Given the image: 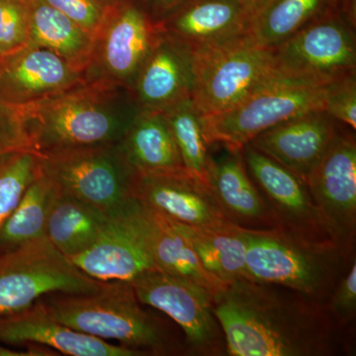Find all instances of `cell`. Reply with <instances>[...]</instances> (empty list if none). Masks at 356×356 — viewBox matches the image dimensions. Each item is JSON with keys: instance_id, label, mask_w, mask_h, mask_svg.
<instances>
[{"instance_id": "obj_23", "label": "cell", "mask_w": 356, "mask_h": 356, "mask_svg": "<svg viewBox=\"0 0 356 356\" xmlns=\"http://www.w3.org/2000/svg\"><path fill=\"white\" fill-rule=\"evenodd\" d=\"M119 145L137 175L185 170L172 131L161 111L142 110Z\"/></svg>"}, {"instance_id": "obj_1", "label": "cell", "mask_w": 356, "mask_h": 356, "mask_svg": "<svg viewBox=\"0 0 356 356\" xmlns=\"http://www.w3.org/2000/svg\"><path fill=\"white\" fill-rule=\"evenodd\" d=\"M232 356H332L346 351L344 329L327 303L289 288L235 280L213 294Z\"/></svg>"}, {"instance_id": "obj_33", "label": "cell", "mask_w": 356, "mask_h": 356, "mask_svg": "<svg viewBox=\"0 0 356 356\" xmlns=\"http://www.w3.org/2000/svg\"><path fill=\"white\" fill-rule=\"evenodd\" d=\"M25 149H32V146L22 111L0 99V159Z\"/></svg>"}, {"instance_id": "obj_29", "label": "cell", "mask_w": 356, "mask_h": 356, "mask_svg": "<svg viewBox=\"0 0 356 356\" xmlns=\"http://www.w3.org/2000/svg\"><path fill=\"white\" fill-rule=\"evenodd\" d=\"M181 156L185 170L206 184L210 147L203 132L202 115L192 98L180 100L161 110Z\"/></svg>"}, {"instance_id": "obj_12", "label": "cell", "mask_w": 356, "mask_h": 356, "mask_svg": "<svg viewBox=\"0 0 356 356\" xmlns=\"http://www.w3.org/2000/svg\"><path fill=\"white\" fill-rule=\"evenodd\" d=\"M325 231L353 254L356 234L355 130L337 121L329 146L306 180Z\"/></svg>"}, {"instance_id": "obj_3", "label": "cell", "mask_w": 356, "mask_h": 356, "mask_svg": "<svg viewBox=\"0 0 356 356\" xmlns=\"http://www.w3.org/2000/svg\"><path fill=\"white\" fill-rule=\"evenodd\" d=\"M40 300L58 322L103 341H117L142 356L179 351L170 327L145 310L129 281L105 282L95 292L51 293Z\"/></svg>"}, {"instance_id": "obj_26", "label": "cell", "mask_w": 356, "mask_h": 356, "mask_svg": "<svg viewBox=\"0 0 356 356\" xmlns=\"http://www.w3.org/2000/svg\"><path fill=\"white\" fill-rule=\"evenodd\" d=\"M109 215L56 191L47 219L46 238L67 257L84 252L102 233Z\"/></svg>"}, {"instance_id": "obj_15", "label": "cell", "mask_w": 356, "mask_h": 356, "mask_svg": "<svg viewBox=\"0 0 356 356\" xmlns=\"http://www.w3.org/2000/svg\"><path fill=\"white\" fill-rule=\"evenodd\" d=\"M116 213L135 232L159 270L200 283L213 294L226 285L203 268L178 222L149 209L135 197Z\"/></svg>"}, {"instance_id": "obj_38", "label": "cell", "mask_w": 356, "mask_h": 356, "mask_svg": "<svg viewBox=\"0 0 356 356\" xmlns=\"http://www.w3.org/2000/svg\"><path fill=\"white\" fill-rule=\"evenodd\" d=\"M238 1L243 2V3H245V6L250 7V8L252 9V11H254L255 7L257 6V4H259L261 0H238Z\"/></svg>"}, {"instance_id": "obj_8", "label": "cell", "mask_w": 356, "mask_h": 356, "mask_svg": "<svg viewBox=\"0 0 356 356\" xmlns=\"http://www.w3.org/2000/svg\"><path fill=\"white\" fill-rule=\"evenodd\" d=\"M281 76L325 88L356 74L355 28L337 7L273 48Z\"/></svg>"}, {"instance_id": "obj_34", "label": "cell", "mask_w": 356, "mask_h": 356, "mask_svg": "<svg viewBox=\"0 0 356 356\" xmlns=\"http://www.w3.org/2000/svg\"><path fill=\"white\" fill-rule=\"evenodd\" d=\"M327 308L343 327L353 324L356 315V261L337 283L327 302Z\"/></svg>"}, {"instance_id": "obj_31", "label": "cell", "mask_w": 356, "mask_h": 356, "mask_svg": "<svg viewBox=\"0 0 356 356\" xmlns=\"http://www.w3.org/2000/svg\"><path fill=\"white\" fill-rule=\"evenodd\" d=\"M28 40V0H0V58L23 48Z\"/></svg>"}, {"instance_id": "obj_6", "label": "cell", "mask_w": 356, "mask_h": 356, "mask_svg": "<svg viewBox=\"0 0 356 356\" xmlns=\"http://www.w3.org/2000/svg\"><path fill=\"white\" fill-rule=\"evenodd\" d=\"M41 170L57 193L83 201L107 215L114 214L134 197L137 173L119 144L43 154Z\"/></svg>"}, {"instance_id": "obj_39", "label": "cell", "mask_w": 356, "mask_h": 356, "mask_svg": "<svg viewBox=\"0 0 356 356\" xmlns=\"http://www.w3.org/2000/svg\"><path fill=\"white\" fill-rule=\"evenodd\" d=\"M97 1H99L103 6L110 7L113 6L114 4L118 3L121 0H97Z\"/></svg>"}, {"instance_id": "obj_36", "label": "cell", "mask_w": 356, "mask_h": 356, "mask_svg": "<svg viewBox=\"0 0 356 356\" xmlns=\"http://www.w3.org/2000/svg\"><path fill=\"white\" fill-rule=\"evenodd\" d=\"M140 1L156 22L188 0H140Z\"/></svg>"}, {"instance_id": "obj_11", "label": "cell", "mask_w": 356, "mask_h": 356, "mask_svg": "<svg viewBox=\"0 0 356 356\" xmlns=\"http://www.w3.org/2000/svg\"><path fill=\"white\" fill-rule=\"evenodd\" d=\"M143 305L165 314L181 329L192 355H227L221 325L213 308V293L200 283L151 269L131 281Z\"/></svg>"}, {"instance_id": "obj_17", "label": "cell", "mask_w": 356, "mask_h": 356, "mask_svg": "<svg viewBox=\"0 0 356 356\" xmlns=\"http://www.w3.org/2000/svg\"><path fill=\"white\" fill-rule=\"evenodd\" d=\"M0 343L6 346H42L70 356H142L124 348L76 331L58 322L38 300L13 315L0 317Z\"/></svg>"}, {"instance_id": "obj_9", "label": "cell", "mask_w": 356, "mask_h": 356, "mask_svg": "<svg viewBox=\"0 0 356 356\" xmlns=\"http://www.w3.org/2000/svg\"><path fill=\"white\" fill-rule=\"evenodd\" d=\"M325 88L278 76L226 111L202 116L208 146L242 149L259 134L311 110L324 109Z\"/></svg>"}, {"instance_id": "obj_5", "label": "cell", "mask_w": 356, "mask_h": 356, "mask_svg": "<svg viewBox=\"0 0 356 356\" xmlns=\"http://www.w3.org/2000/svg\"><path fill=\"white\" fill-rule=\"evenodd\" d=\"M192 100L202 116L226 111L280 76L273 49L248 34L194 50Z\"/></svg>"}, {"instance_id": "obj_21", "label": "cell", "mask_w": 356, "mask_h": 356, "mask_svg": "<svg viewBox=\"0 0 356 356\" xmlns=\"http://www.w3.org/2000/svg\"><path fill=\"white\" fill-rule=\"evenodd\" d=\"M252 14L238 0H188L156 23L194 51L248 34Z\"/></svg>"}, {"instance_id": "obj_4", "label": "cell", "mask_w": 356, "mask_h": 356, "mask_svg": "<svg viewBox=\"0 0 356 356\" xmlns=\"http://www.w3.org/2000/svg\"><path fill=\"white\" fill-rule=\"evenodd\" d=\"M248 280L289 288L327 303L355 255L282 229H245Z\"/></svg>"}, {"instance_id": "obj_18", "label": "cell", "mask_w": 356, "mask_h": 356, "mask_svg": "<svg viewBox=\"0 0 356 356\" xmlns=\"http://www.w3.org/2000/svg\"><path fill=\"white\" fill-rule=\"evenodd\" d=\"M210 152L206 184L227 221L245 229H278L277 222L248 175L242 149L222 146Z\"/></svg>"}, {"instance_id": "obj_14", "label": "cell", "mask_w": 356, "mask_h": 356, "mask_svg": "<svg viewBox=\"0 0 356 356\" xmlns=\"http://www.w3.org/2000/svg\"><path fill=\"white\" fill-rule=\"evenodd\" d=\"M86 83L83 74L48 49L26 44L0 58V99L22 109Z\"/></svg>"}, {"instance_id": "obj_24", "label": "cell", "mask_w": 356, "mask_h": 356, "mask_svg": "<svg viewBox=\"0 0 356 356\" xmlns=\"http://www.w3.org/2000/svg\"><path fill=\"white\" fill-rule=\"evenodd\" d=\"M179 226L208 273L224 284L248 280L245 229L231 222L216 228Z\"/></svg>"}, {"instance_id": "obj_19", "label": "cell", "mask_w": 356, "mask_h": 356, "mask_svg": "<svg viewBox=\"0 0 356 356\" xmlns=\"http://www.w3.org/2000/svg\"><path fill=\"white\" fill-rule=\"evenodd\" d=\"M194 79V51L159 29L132 92L140 109L161 111L173 103L192 98Z\"/></svg>"}, {"instance_id": "obj_28", "label": "cell", "mask_w": 356, "mask_h": 356, "mask_svg": "<svg viewBox=\"0 0 356 356\" xmlns=\"http://www.w3.org/2000/svg\"><path fill=\"white\" fill-rule=\"evenodd\" d=\"M56 189L40 172L0 228V250H10L46 236L47 219Z\"/></svg>"}, {"instance_id": "obj_22", "label": "cell", "mask_w": 356, "mask_h": 356, "mask_svg": "<svg viewBox=\"0 0 356 356\" xmlns=\"http://www.w3.org/2000/svg\"><path fill=\"white\" fill-rule=\"evenodd\" d=\"M84 274L102 282L131 281L156 269L135 232L118 213L108 221L90 247L69 257Z\"/></svg>"}, {"instance_id": "obj_20", "label": "cell", "mask_w": 356, "mask_h": 356, "mask_svg": "<svg viewBox=\"0 0 356 356\" xmlns=\"http://www.w3.org/2000/svg\"><path fill=\"white\" fill-rule=\"evenodd\" d=\"M337 121L324 109L311 110L264 131L248 144L306 182L331 142Z\"/></svg>"}, {"instance_id": "obj_10", "label": "cell", "mask_w": 356, "mask_h": 356, "mask_svg": "<svg viewBox=\"0 0 356 356\" xmlns=\"http://www.w3.org/2000/svg\"><path fill=\"white\" fill-rule=\"evenodd\" d=\"M158 35V25L140 0H121L108 7L93 36L84 81L132 90Z\"/></svg>"}, {"instance_id": "obj_7", "label": "cell", "mask_w": 356, "mask_h": 356, "mask_svg": "<svg viewBox=\"0 0 356 356\" xmlns=\"http://www.w3.org/2000/svg\"><path fill=\"white\" fill-rule=\"evenodd\" d=\"M104 284L81 273L46 236L0 250V317L25 310L51 293L95 292Z\"/></svg>"}, {"instance_id": "obj_37", "label": "cell", "mask_w": 356, "mask_h": 356, "mask_svg": "<svg viewBox=\"0 0 356 356\" xmlns=\"http://www.w3.org/2000/svg\"><path fill=\"white\" fill-rule=\"evenodd\" d=\"M25 350H16L0 343V356H57V351L42 346H26Z\"/></svg>"}, {"instance_id": "obj_16", "label": "cell", "mask_w": 356, "mask_h": 356, "mask_svg": "<svg viewBox=\"0 0 356 356\" xmlns=\"http://www.w3.org/2000/svg\"><path fill=\"white\" fill-rule=\"evenodd\" d=\"M133 196L154 212L186 226L216 228L229 222L207 184L185 170L137 175Z\"/></svg>"}, {"instance_id": "obj_40", "label": "cell", "mask_w": 356, "mask_h": 356, "mask_svg": "<svg viewBox=\"0 0 356 356\" xmlns=\"http://www.w3.org/2000/svg\"></svg>"}, {"instance_id": "obj_25", "label": "cell", "mask_w": 356, "mask_h": 356, "mask_svg": "<svg viewBox=\"0 0 356 356\" xmlns=\"http://www.w3.org/2000/svg\"><path fill=\"white\" fill-rule=\"evenodd\" d=\"M30 46L57 54L81 70L88 64L93 36L44 0H28Z\"/></svg>"}, {"instance_id": "obj_32", "label": "cell", "mask_w": 356, "mask_h": 356, "mask_svg": "<svg viewBox=\"0 0 356 356\" xmlns=\"http://www.w3.org/2000/svg\"><path fill=\"white\" fill-rule=\"evenodd\" d=\"M324 110L334 120L356 130V74L325 86Z\"/></svg>"}, {"instance_id": "obj_13", "label": "cell", "mask_w": 356, "mask_h": 356, "mask_svg": "<svg viewBox=\"0 0 356 356\" xmlns=\"http://www.w3.org/2000/svg\"><path fill=\"white\" fill-rule=\"evenodd\" d=\"M242 154L248 175L273 213L278 229L313 242L334 243L303 179L250 144L242 147Z\"/></svg>"}, {"instance_id": "obj_27", "label": "cell", "mask_w": 356, "mask_h": 356, "mask_svg": "<svg viewBox=\"0 0 356 356\" xmlns=\"http://www.w3.org/2000/svg\"><path fill=\"white\" fill-rule=\"evenodd\" d=\"M334 7L337 0H261L252 11L248 34L273 49Z\"/></svg>"}, {"instance_id": "obj_35", "label": "cell", "mask_w": 356, "mask_h": 356, "mask_svg": "<svg viewBox=\"0 0 356 356\" xmlns=\"http://www.w3.org/2000/svg\"><path fill=\"white\" fill-rule=\"evenodd\" d=\"M49 6L65 16L95 36L102 25L108 7L97 0H44Z\"/></svg>"}, {"instance_id": "obj_2", "label": "cell", "mask_w": 356, "mask_h": 356, "mask_svg": "<svg viewBox=\"0 0 356 356\" xmlns=\"http://www.w3.org/2000/svg\"><path fill=\"white\" fill-rule=\"evenodd\" d=\"M21 111L32 149L43 156L119 144L142 109L127 88L83 83Z\"/></svg>"}, {"instance_id": "obj_30", "label": "cell", "mask_w": 356, "mask_h": 356, "mask_svg": "<svg viewBox=\"0 0 356 356\" xmlns=\"http://www.w3.org/2000/svg\"><path fill=\"white\" fill-rule=\"evenodd\" d=\"M41 170V154L21 149L0 159V228Z\"/></svg>"}]
</instances>
